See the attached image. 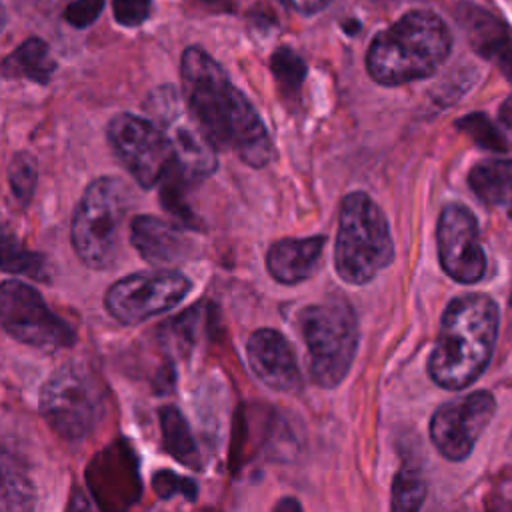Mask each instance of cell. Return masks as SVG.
<instances>
[{"label":"cell","mask_w":512,"mask_h":512,"mask_svg":"<svg viewBox=\"0 0 512 512\" xmlns=\"http://www.w3.org/2000/svg\"><path fill=\"white\" fill-rule=\"evenodd\" d=\"M180 76L184 100L216 148L234 150L254 168L270 162L272 140L264 120L206 50L186 48Z\"/></svg>","instance_id":"6da1fadb"},{"label":"cell","mask_w":512,"mask_h":512,"mask_svg":"<svg viewBox=\"0 0 512 512\" xmlns=\"http://www.w3.org/2000/svg\"><path fill=\"white\" fill-rule=\"evenodd\" d=\"M498 306L486 294L454 298L440 320L428 360L430 378L446 390H464L488 368L498 338Z\"/></svg>","instance_id":"7a4b0ae2"},{"label":"cell","mask_w":512,"mask_h":512,"mask_svg":"<svg viewBox=\"0 0 512 512\" xmlns=\"http://www.w3.org/2000/svg\"><path fill=\"white\" fill-rule=\"evenodd\" d=\"M450 50L446 22L432 10H410L372 38L366 70L378 84L400 86L432 76Z\"/></svg>","instance_id":"3957f363"},{"label":"cell","mask_w":512,"mask_h":512,"mask_svg":"<svg viewBox=\"0 0 512 512\" xmlns=\"http://www.w3.org/2000/svg\"><path fill=\"white\" fill-rule=\"evenodd\" d=\"M394 260L388 220L366 192L344 196L338 214L334 268L348 284H368Z\"/></svg>","instance_id":"277c9868"},{"label":"cell","mask_w":512,"mask_h":512,"mask_svg":"<svg viewBox=\"0 0 512 512\" xmlns=\"http://www.w3.org/2000/svg\"><path fill=\"white\" fill-rule=\"evenodd\" d=\"M308 372L316 386L336 388L352 368L358 350V320L348 300L334 296L300 312Z\"/></svg>","instance_id":"5b68a950"},{"label":"cell","mask_w":512,"mask_h":512,"mask_svg":"<svg viewBox=\"0 0 512 512\" xmlns=\"http://www.w3.org/2000/svg\"><path fill=\"white\" fill-rule=\"evenodd\" d=\"M128 210V188L114 176L92 180L72 216L70 240L78 258L94 270L114 264Z\"/></svg>","instance_id":"8992f818"},{"label":"cell","mask_w":512,"mask_h":512,"mask_svg":"<svg viewBox=\"0 0 512 512\" xmlns=\"http://www.w3.org/2000/svg\"><path fill=\"white\" fill-rule=\"evenodd\" d=\"M40 412L58 436L82 440L96 430L104 416V388L88 366L68 362L44 382Z\"/></svg>","instance_id":"52a82bcc"},{"label":"cell","mask_w":512,"mask_h":512,"mask_svg":"<svg viewBox=\"0 0 512 512\" xmlns=\"http://www.w3.org/2000/svg\"><path fill=\"white\" fill-rule=\"evenodd\" d=\"M148 118L162 130L166 136L174 168L188 182H198L208 178L216 168V146L188 108L184 94L172 84L158 86L150 92L144 104Z\"/></svg>","instance_id":"ba28073f"},{"label":"cell","mask_w":512,"mask_h":512,"mask_svg":"<svg viewBox=\"0 0 512 512\" xmlns=\"http://www.w3.org/2000/svg\"><path fill=\"white\" fill-rule=\"evenodd\" d=\"M0 326L14 340L40 350L68 348L76 340L74 328L22 280L0 282Z\"/></svg>","instance_id":"9c48e42d"},{"label":"cell","mask_w":512,"mask_h":512,"mask_svg":"<svg viewBox=\"0 0 512 512\" xmlns=\"http://www.w3.org/2000/svg\"><path fill=\"white\" fill-rule=\"evenodd\" d=\"M190 290V278L178 270H146L114 282L104 304L118 322L140 324L178 306Z\"/></svg>","instance_id":"30bf717a"},{"label":"cell","mask_w":512,"mask_h":512,"mask_svg":"<svg viewBox=\"0 0 512 512\" xmlns=\"http://www.w3.org/2000/svg\"><path fill=\"white\" fill-rule=\"evenodd\" d=\"M106 134L112 150L142 188L160 184L174 164L166 136L150 118L122 112L108 122Z\"/></svg>","instance_id":"8fae6325"},{"label":"cell","mask_w":512,"mask_h":512,"mask_svg":"<svg viewBox=\"0 0 512 512\" xmlns=\"http://www.w3.org/2000/svg\"><path fill=\"white\" fill-rule=\"evenodd\" d=\"M494 412L496 400L486 390L442 404L430 418L432 444L446 460L460 462L468 458Z\"/></svg>","instance_id":"7c38bea8"},{"label":"cell","mask_w":512,"mask_h":512,"mask_svg":"<svg viewBox=\"0 0 512 512\" xmlns=\"http://www.w3.org/2000/svg\"><path fill=\"white\" fill-rule=\"evenodd\" d=\"M436 246L442 270L460 284H474L486 274V252L476 216L464 204H446L438 216Z\"/></svg>","instance_id":"4fadbf2b"},{"label":"cell","mask_w":512,"mask_h":512,"mask_svg":"<svg viewBox=\"0 0 512 512\" xmlns=\"http://www.w3.org/2000/svg\"><path fill=\"white\" fill-rule=\"evenodd\" d=\"M86 480L104 512H126L140 498L138 462L126 442H114L96 454Z\"/></svg>","instance_id":"5bb4252c"},{"label":"cell","mask_w":512,"mask_h":512,"mask_svg":"<svg viewBox=\"0 0 512 512\" xmlns=\"http://www.w3.org/2000/svg\"><path fill=\"white\" fill-rule=\"evenodd\" d=\"M246 358L254 376L278 392H294L302 384L296 354L274 328H258L246 342Z\"/></svg>","instance_id":"9a60e30c"},{"label":"cell","mask_w":512,"mask_h":512,"mask_svg":"<svg viewBox=\"0 0 512 512\" xmlns=\"http://www.w3.org/2000/svg\"><path fill=\"white\" fill-rule=\"evenodd\" d=\"M456 20L476 54L490 60L500 72L512 80V34L508 26L486 8L462 2L456 8Z\"/></svg>","instance_id":"2e32d148"},{"label":"cell","mask_w":512,"mask_h":512,"mask_svg":"<svg viewBox=\"0 0 512 512\" xmlns=\"http://www.w3.org/2000/svg\"><path fill=\"white\" fill-rule=\"evenodd\" d=\"M130 242L146 262L156 266L182 262L194 252V242L182 226L152 214L134 216Z\"/></svg>","instance_id":"e0dca14e"},{"label":"cell","mask_w":512,"mask_h":512,"mask_svg":"<svg viewBox=\"0 0 512 512\" xmlns=\"http://www.w3.org/2000/svg\"><path fill=\"white\" fill-rule=\"evenodd\" d=\"M324 236L282 238L266 252V268L280 284H300L316 274L324 250Z\"/></svg>","instance_id":"ac0fdd59"},{"label":"cell","mask_w":512,"mask_h":512,"mask_svg":"<svg viewBox=\"0 0 512 512\" xmlns=\"http://www.w3.org/2000/svg\"><path fill=\"white\" fill-rule=\"evenodd\" d=\"M468 186L488 206L512 204V160L486 158L468 172Z\"/></svg>","instance_id":"d6986e66"},{"label":"cell","mask_w":512,"mask_h":512,"mask_svg":"<svg viewBox=\"0 0 512 512\" xmlns=\"http://www.w3.org/2000/svg\"><path fill=\"white\" fill-rule=\"evenodd\" d=\"M0 72L8 78H26L36 84H48L56 72V60L42 38H28L2 60Z\"/></svg>","instance_id":"ffe728a7"},{"label":"cell","mask_w":512,"mask_h":512,"mask_svg":"<svg viewBox=\"0 0 512 512\" xmlns=\"http://www.w3.org/2000/svg\"><path fill=\"white\" fill-rule=\"evenodd\" d=\"M36 488L22 462L0 448V512H32Z\"/></svg>","instance_id":"44dd1931"},{"label":"cell","mask_w":512,"mask_h":512,"mask_svg":"<svg viewBox=\"0 0 512 512\" xmlns=\"http://www.w3.org/2000/svg\"><path fill=\"white\" fill-rule=\"evenodd\" d=\"M0 270L34 280H48V262L42 254L30 250L0 214Z\"/></svg>","instance_id":"7402d4cb"},{"label":"cell","mask_w":512,"mask_h":512,"mask_svg":"<svg viewBox=\"0 0 512 512\" xmlns=\"http://www.w3.org/2000/svg\"><path fill=\"white\" fill-rule=\"evenodd\" d=\"M160 430L166 452L180 464L198 470L200 454L192 436V430L176 406L160 408Z\"/></svg>","instance_id":"603a6c76"},{"label":"cell","mask_w":512,"mask_h":512,"mask_svg":"<svg viewBox=\"0 0 512 512\" xmlns=\"http://www.w3.org/2000/svg\"><path fill=\"white\" fill-rule=\"evenodd\" d=\"M426 500V480L416 466L404 464L394 476L390 512H420Z\"/></svg>","instance_id":"cb8c5ba5"},{"label":"cell","mask_w":512,"mask_h":512,"mask_svg":"<svg viewBox=\"0 0 512 512\" xmlns=\"http://www.w3.org/2000/svg\"><path fill=\"white\" fill-rule=\"evenodd\" d=\"M270 70L284 96L296 98L306 78V62L288 46H280L270 56Z\"/></svg>","instance_id":"d4e9b609"},{"label":"cell","mask_w":512,"mask_h":512,"mask_svg":"<svg viewBox=\"0 0 512 512\" xmlns=\"http://www.w3.org/2000/svg\"><path fill=\"white\" fill-rule=\"evenodd\" d=\"M8 184L20 204H28L38 184V162L30 152H18L8 164Z\"/></svg>","instance_id":"484cf974"},{"label":"cell","mask_w":512,"mask_h":512,"mask_svg":"<svg viewBox=\"0 0 512 512\" xmlns=\"http://www.w3.org/2000/svg\"><path fill=\"white\" fill-rule=\"evenodd\" d=\"M456 126L460 132L470 136L478 146L502 152L506 150V140L496 128V124L484 114V112H470L464 118L456 120Z\"/></svg>","instance_id":"4316f807"},{"label":"cell","mask_w":512,"mask_h":512,"mask_svg":"<svg viewBox=\"0 0 512 512\" xmlns=\"http://www.w3.org/2000/svg\"><path fill=\"white\" fill-rule=\"evenodd\" d=\"M152 486L160 498H172L180 494V496H186L188 500H194L198 492L196 484L190 478L174 474L172 470H158L152 478Z\"/></svg>","instance_id":"83f0119b"},{"label":"cell","mask_w":512,"mask_h":512,"mask_svg":"<svg viewBox=\"0 0 512 512\" xmlns=\"http://www.w3.org/2000/svg\"><path fill=\"white\" fill-rule=\"evenodd\" d=\"M112 12L118 24L126 28H134L148 20L150 0H114Z\"/></svg>","instance_id":"f1b7e54d"},{"label":"cell","mask_w":512,"mask_h":512,"mask_svg":"<svg viewBox=\"0 0 512 512\" xmlns=\"http://www.w3.org/2000/svg\"><path fill=\"white\" fill-rule=\"evenodd\" d=\"M104 10V0H74L64 10V20L74 28H86L98 20Z\"/></svg>","instance_id":"f546056e"},{"label":"cell","mask_w":512,"mask_h":512,"mask_svg":"<svg viewBox=\"0 0 512 512\" xmlns=\"http://www.w3.org/2000/svg\"><path fill=\"white\" fill-rule=\"evenodd\" d=\"M288 8H292L294 12L298 14H304V16H312L320 10H324L332 0H282Z\"/></svg>","instance_id":"4dcf8cb0"},{"label":"cell","mask_w":512,"mask_h":512,"mask_svg":"<svg viewBox=\"0 0 512 512\" xmlns=\"http://www.w3.org/2000/svg\"><path fill=\"white\" fill-rule=\"evenodd\" d=\"M66 512H92L90 502H88L86 494H84L80 488H74V492H72V496H70V502H68Z\"/></svg>","instance_id":"1f68e13d"},{"label":"cell","mask_w":512,"mask_h":512,"mask_svg":"<svg viewBox=\"0 0 512 512\" xmlns=\"http://www.w3.org/2000/svg\"><path fill=\"white\" fill-rule=\"evenodd\" d=\"M274 512H304V510H302V506H300V502L296 498L286 496V498H280L276 502Z\"/></svg>","instance_id":"d6a6232c"},{"label":"cell","mask_w":512,"mask_h":512,"mask_svg":"<svg viewBox=\"0 0 512 512\" xmlns=\"http://www.w3.org/2000/svg\"><path fill=\"white\" fill-rule=\"evenodd\" d=\"M6 22H8V14H6V8L0 4V32L4 30Z\"/></svg>","instance_id":"836d02e7"},{"label":"cell","mask_w":512,"mask_h":512,"mask_svg":"<svg viewBox=\"0 0 512 512\" xmlns=\"http://www.w3.org/2000/svg\"><path fill=\"white\" fill-rule=\"evenodd\" d=\"M200 2H208V4H214V2H218V0H200Z\"/></svg>","instance_id":"e575fe53"},{"label":"cell","mask_w":512,"mask_h":512,"mask_svg":"<svg viewBox=\"0 0 512 512\" xmlns=\"http://www.w3.org/2000/svg\"><path fill=\"white\" fill-rule=\"evenodd\" d=\"M510 438H512V436H510Z\"/></svg>","instance_id":"d590c367"}]
</instances>
